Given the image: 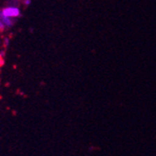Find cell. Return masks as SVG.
I'll use <instances>...</instances> for the list:
<instances>
[{
    "instance_id": "4",
    "label": "cell",
    "mask_w": 156,
    "mask_h": 156,
    "mask_svg": "<svg viewBox=\"0 0 156 156\" xmlns=\"http://www.w3.org/2000/svg\"><path fill=\"white\" fill-rule=\"evenodd\" d=\"M5 25L3 24V23L1 22V20H0V31H4L5 30Z\"/></svg>"
},
{
    "instance_id": "3",
    "label": "cell",
    "mask_w": 156,
    "mask_h": 156,
    "mask_svg": "<svg viewBox=\"0 0 156 156\" xmlns=\"http://www.w3.org/2000/svg\"><path fill=\"white\" fill-rule=\"evenodd\" d=\"M9 44V37H5V38H4V45L7 47Z\"/></svg>"
},
{
    "instance_id": "5",
    "label": "cell",
    "mask_w": 156,
    "mask_h": 156,
    "mask_svg": "<svg viewBox=\"0 0 156 156\" xmlns=\"http://www.w3.org/2000/svg\"><path fill=\"white\" fill-rule=\"evenodd\" d=\"M23 4H24L25 6L30 5V4H31V0H24V1H23Z\"/></svg>"
},
{
    "instance_id": "1",
    "label": "cell",
    "mask_w": 156,
    "mask_h": 156,
    "mask_svg": "<svg viewBox=\"0 0 156 156\" xmlns=\"http://www.w3.org/2000/svg\"><path fill=\"white\" fill-rule=\"evenodd\" d=\"M0 10H1V13L5 17L12 19V20L16 19L22 15L21 9L17 6H7L3 9H0Z\"/></svg>"
},
{
    "instance_id": "2",
    "label": "cell",
    "mask_w": 156,
    "mask_h": 156,
    "mask_svg": "<svg viewBox=\"0 0 156 156\" xmlns=\"http://www.w3.org/2000/svg\"><path fill=\"white\" fill-rule=\"evenodd\" d=\"M0 20H1V22L3 23V24L5 25L6 28H10L14 24V21L12 19H9V18L5 17L3 14L1 13V10H0Z\"/></svg>"
}]
</instances>
